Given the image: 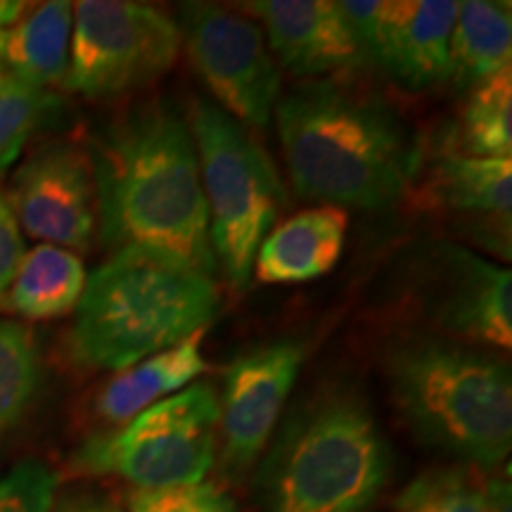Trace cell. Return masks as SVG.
Listing matches in <instances>:
<instances>
[{"label": "cell", "instance_id": "obj_1", "mask_svg": "<svg viewBox=\"0 0 512 512\" xmlns=\"http://www.w3.org/2000/svg\"><path fill=\"white\" fill-rule=\"evenodd\" d=\"M102 245L140 249L216 275L200 162L174 102H136L93 138Z\"/></svg>", "mask_w": 512, "mask_h": 512}, {"label": "cell", "instance_id": "obj_2", "mask_svg": "<svg viewBox=\"0 0 512 512\" xmlns=\"http://www.w3.org/2000/svg\"><path fill=\"white\" fill-rule=\"evenodd\" d=\"M275 124L294 190L325 207L387 209L418 174L406 121L344 76L299 83L275 105Z\"/></svg>", "mask_w": 512, "mask_h": 512}, {"label": "cell", "instance_id": "obj_3", "mask_svg": "<svg viewBox=\"0 0 512 512\" xmlns=\"http://www.w3.org/2000/svg\"><path fill=\"white\" fill-rule=\"evenodd\" d=\"M216 313L214 278L157 254L119 249L86 280L72 354L86 368L126 370L204 332Z\"/></svg>", "mask_w": 512, "mask_h": 512}, {"label": "cell", "instance_id": "obj_4", "mask_svg": "<svg viewBox=\"0 0 512 512\" xmlns=\"http://www.w3.org/2000/svg\"><path fill=\"white\" fill-rule=\"evenodd\" d=\"M389 389L427 444L475 467L503 463L512 444V375L494 354L439 337H408L384 354Z\"/></svg>", "mask_w": 512, "mask_h": 512}, {"label": "cell", "instance_id": "obj_5", "mask_svg": "<svg viewBox=\"0 0 512 512\" xmlns=\"http://www.w3.org/2000/svg\"><path fill=\"white\" fill-rule=\"evenodd\" d=\"M389 477V451L361 394L330 387L292 415L268 456V512H368Z\"/></svg>", "mask_w": 512, "mask_h": 512}, {"label": "cell", "instance_id": "obj_6", "mask_svg": "<svg viewBox=\"0 0 512 512\" xmlns=\"http://www.w3.org/2000/svg\"><path fill=\"white\" fill-rule=\"evenodd\" d=\"M188 126L200 162L216 266L233 290H245L256 252L278 219L283 183L252 131L216 102L192 100Z\"/></svg>", "mask_w": 512, "mask_h": 512}, {"label": "cell", "instance_id": "obj_7", "mask_svg": "<svg viewBox=\"0 0 512 512\" xmlns=\"http://www.w3.org/2000/svg\"><path fill=\"white\" fill-rule=\"evenodd\" d=\"M219 396L207 382L157 401L119 432L98 434L81 446L76 467L117 475L136 491L202 482L214 463Z\"/></svg>", "mask_w": 512, "mask_h": 512}, {"label": "cell", "instance_id": "obj_8", "mask_svg": "<svg viewBox=\"0 0 512 512\" xmlns=\"http://www.w3.org/2000/svg\"><path fill=\"white\" fill-rule=\"evenodd\" d=\"M178 53L181 29L166 12L131 0H81L62 86L91 100L119 98L162 79Z\"/></svg>", "mask_w": 512, "mask_h": 512}, {"label": "cell", "instance_id": "obj_9", "mask_svg": "<svg viewBox=\"0 0 512 512\" xmlns=\"http://www.w3.org/2000/svg\"><path fill=\"white\" fill-rule=\"evenodd\" d=\"M178 29L216 105L247 128L271 124L283 74L259 24L223 5L183 3Z\"/></svg>", "mask_w": 512, "mask_h": 512}, {"label": "cell", "instance_id": "obj_10", "mask_svg": "<svg viewBox=\"0 0 512 512\" xmlns=\"http://www.w3.org/2000/svg\"><path fill=\"white\" fill-rule=\"evenodd\" d=\"M413 297L427 318L470 347H512V275L458 242L418 254Z\"/></svg>", "mask_w": 512, "mask_h": 512}, {"label": "cell", "instance_id": "obj_11", "mask_svg": "<svg viewBox=\"0 0 512 512\" xmlns=\"http://www.w3.org/2000/svg\"><path fill=\"white\" fill-rule=\"evenodd\" d=\"M368 62L392 79L425 91L448 79V48L458 3L453 0H344L337 3Z\"/></svg>", "mask_w": 512, "mask_h": 512}, {"label": "cell", "instance_id": "obj_12", "mask_svg": "<svg viewBox=\"0 0 512 512\" xmlns=\"http://www.w3.org/2000/svg\"><path fill=\"white\" fill-rule=\"evenodd\" d=\"M19 230L41 245L86 252L98 223L91 157L74 143H48L12 176L8 192Z\"/></svg>", "mask_w": 512, "mask_h": 512}, {"label": "cell", "instance_id": "obj_13", "mask_svg": "<svg viewBox=\"0 0 512 512\" xmlns=\"http://www.w3.org/2000/svg\"><path fill=\"white\" fill-rule=\"evenodd\" d=\"M304 363L297 342H271L230 363L219 399L223 451L233 467L252 465L275 430Z\"/></svg>", "mask_w": 512, "mask_h": 512}, {"label": "cell", "instance_id": "obj_14", "mask_svg": "<svg viewBox=\"0 0 512 512\" xmlns=\"http://www.w3.org/2000/svg\"><path fill=\"white\" fill-rule=\"evenodd\" d=\"M422 207L444 216L463 238L510 259L512 164L510 159L451 152L432 164L420 188Z\"/></svg>", "mask_w": 512, "mask_h": 512}, {"label": "cell", "instance_id": "obj_15", "mask_svg": "<svg viewBox=\"0 0 512 512\" xmlns=\"http://www.w3.org/2000/svg\"><path fill=\"white\" fill-rule=\"evenodd\" d=\"M242 8L261 19L280 69L299 79L351 72L368 64L361 43L330 0H256Z\"/></svg>", "mask_w": 512, "mask_h": 512}, {"label": "cell", "instance_id": "obj_16", "mask_svg": "<svg viewBox=\"0 0 512 512\" xmlns=\"http://www.w3.org/2000/svg\"><path fill=\"white\" fill-rule=\"evenodd\" d=\"M347 209L313 207L280 223L256 252V278L264 285L309 283L330 273L344 252Z\"/></svg>", "mask_w": 512, "mask_h": 512}, {"label": "cell", "instance_id": "obj_17", "mask_svg": "<svg viewBox=\"0 0 512 512\" xmlns=\"http://www.w3.org/2000/svg\"><path fill=\"white\" fill-rule=\"evenodd\" d=\"M202 337L204 332H195L176 347L121 370L100 392L95 401V413L110 425H126L128 420L169 394L183 392L204 370L200 351Z\"/></svg>", "mask_w": 512, "mask_h": 512}, {"label": "cell", "instance_id": "obj_18", "mask_svg": "<svg viewBox=\"0 0 512 512\" xmlns=\"http://www.w3.org/2000/svg\"><path fill=\"white\" fill-rule=\"evenodd\" d=\"M74 5L64 0L36 5L3 34L0 60L12 79L43 88L60 86L69 69Z\"/></svg>", "mask_w": 512, "mask_h": 512}, {"label": "cell", "instance_id": "obj_19", "mask_svg": "<svg viewBox=\"0 0 512 512\" xmlns=\"http://www.w3.org/2000/svg\"><path fill=\"white\" fill-rule=\"evenodd\" d=\"M512 10L510 3L467 0L458 3L448 48V79L456 91L477 88L491 76L510 69Z\"/></svg>", "mask_w": 512, "mask_h": 512}, {"label": "cell", "instance_id": "obj_20", "mask_svg": "<svg viewBox=\"0 0 512 512\" xmlns=\"http://www.w3.org/2000/svg\"><path fill=\"white\" fill-rule=\"evenodd\" d=\"M86 268L69 249L36 245L24 254L3 309L29 320H50L72 313L86 290Z\"/></svg>", "mask_w": 512, "mask_h": 512}, {"label": "cell", "instance_id": "obj_21", "mask_svg": "<svg viewBox=\"0 0 512 512\" xmlns=\"http://www.w3.org/2000/svg\"><path fill=\"white\" fill-rule=\"evenodd\" d=\"M460 155L510 159L512 152V79L510 69L479 83L467 95L460 119Z\"/></svg>", "mask_w": 512, "mask_h": 512}, {"label": "cell", "instance_id": "obj_22", "mask_svg": "<svg viewBox=\"0 0 512 512\" xmlns=\"http://www.w3.org/2000/svg\"><path fill=\"white\" fill-rule=\"evenodd\" d=\"M41 382L34 332L19 320L0 318V434L22 418Z\"/></svg>", "mask_w": 512, "mask_h": 512}, {"label": "cell", "instance_id": "obj_23", "mask_svg": "<svg viewBox=\"0 0 512 512\" xmlns=\"http://www.w3.org/2000/svg\"><path fill=\"white\" fill-rule=\"evenodd\" d=\"M486 479L477 467L422 472L396 498L399 512H484Z\"/></svg>", "mask_w": 512, "mask_h": 512}, {"label": "cell", "instance_id": "obj_24", "mask_svg": "<svg viewBox=\"0 0 512 512\" xmlns=\"http://www.w3.org/2000/svg\"><path fill=\"white\" fill-rule=\"evenodd\" d=\"M57 105L55 95L0 74V174L15 162L24 143Z\"/></svg>", "mask_w": 512, "mask_h": 512}, {"label": "cell", "instance_id": "obj_25", "mask_svg": "<svg viewBox=\"0 0 512 512\" xmlns=\"http://www.w3.org/2000/svg\"><path fill=\"white\" fill-rule=\"evenodd\" d=\"M57 475L38 460L19 463L0 479V512H50Z\"/></svg>", "mask_w": 512, "mask_h": 512}, {"label": "cell", "instance_id": "obj_26", "mask_svg": "<svg viewBox=\"0 0 512 512\" xmlns=\"http://www.w3.org/2000/svg\"><path fill=\"white\" fill-rule=\"evenodd\" d=\"M131 512H238L233 498L214 484H185L157 491H133Z\"/></svg>", "mask_w": 512, "mask_h": 512}, {"label": "cell", "instance_id": "obj_27", "mask_svg": "<svg viewBox=\"0 0 512 512\" xmlns=\"http://www.w3.org/2000/svg\"><path fill=\"white\" fill-rule=\"evenodd\" d=\"M24 254L27 252H24V238L15 219V211L10 207L8 195L0 192V309H3L5 294L15 280Z\"/></svg>", "mask_w": 512, "mask_h": 512}, {"label": "cell", "instance_id": "obj_28", "mask_svg": "<svg viewBox=\"0 0 512 512\" xmlns=\"http://www.w3.org/2000/svg\"><path fill=\"white\" fill-rule=\"evenodd\" d=\"M484 512H512L508 477H491L484 484Z\"/></svg>", "mask_w": 512, "mask_h": 512}, {"label": "cell", "instance_id": "obj_29", "mask_svg": "<svg viewBox=\"0 0 512 512\" xmlns=\"http://www.w3.org/2000/svg\"><path fill=\"white\" fill-rule=\"evenodd\" d=\"M53 512H124L117 505L100 501V498H72L57 505Z\"/></svg>", "mask_w": 512, "mask_h": 512}, {"label": "cell", "instance_id": "obj_30", "mask_svg": "<svg viewBox=\"0 0 512 512\" xmlns=\"http://www.w3.org/2000/svg\"><path fill=\"white\" fill-rule=\"evenodd\" d=\"M27 8L29 5L22 0H0V38L27 12Z\"/></svg>", "mask_w": 512, "mask_h": 512}, {"label": "cell", "instance_id": "obj_31", "mask_svg": "<svg viewBox=\"0 0 512 512\" xmlns=\"http://www.w3.org/2000/svg\"><path fill=\"white\" fill-rule=\"evenodd\" d=\"M0 43H3V38H0Z\"/></svg>", "mask_w": 512, "mask_h": 512}]
</instances>
